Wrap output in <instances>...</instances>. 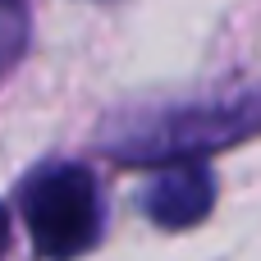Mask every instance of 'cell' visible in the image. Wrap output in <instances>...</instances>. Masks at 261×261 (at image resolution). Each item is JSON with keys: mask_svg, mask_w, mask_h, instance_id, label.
I'll use <instances>...</instances> for the list:
<instances>
[{"mask_svg": "<svg viewBox=\"0 0 261 261\" xmlns=\"http://www.w3.org/2000/svg\"><path fill=\"white\" fill-rule=\"evenodd\" d=\"M23 216L32 248L50 261L83 257L101 234L96 184L83 165H46L23 184Z\"/></svg>", "mask_w": 261, "mask_h": 261, "instance_id": "cell-1", "label": "cell"}, {"mask_svg": "<svg viewBox=\"0 0 261 261\" xmlns=\"http://www.w3.org/2000/svg\"><path fill=\"white\" fill-rule=\"evenodd\" d=\"M211 206H216V179H211V170H202L193 161L161 170L142 193V211L161 229H193Z\"/></svg>", "mask_w": 261, "mask_h": 261, "instance_id": "cell-2", "label": "cell"}, {"mask_svg": "<svg viewBox=\"0 0 261 261\" xmlns=\"http://www.w3.org/2000/svg\"><path fill=\"white\" fill-rule=\"evenodd\" d=\"M5 243H9V216H5V206H0V252H5Z\"/></svg>", "mask_w": 261, "mask_h": 261, "instance_id": "cell-3", "label": "cell"}, {"mask_svg": "<svg viewBox=\"0 0 261 261\" xmlns=\"http://www.w3.org/2000/svg\"><path fill=\"white\" fill-rule=\"evenodd\" d=\"M0 5H14V0H0Z\"/></svg>", "mask_w": 261, "mask_h": 261, "instance_id": "cell-4", "label": "cell"}]
</instances>
